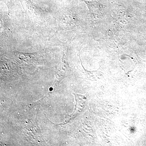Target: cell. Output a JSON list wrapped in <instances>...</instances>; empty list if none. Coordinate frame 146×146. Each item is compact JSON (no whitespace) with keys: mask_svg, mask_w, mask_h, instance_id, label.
Wrapping results in <instances>:
<instances>
[{"mask_svg":"<svg viewBox=\"0 0 146 146\" xmlns=\"http://www.w3.org/2000/svg\"><path fill=\"white\" fill-rule=\"evenodd\" d=\"M89 8L92 18H96L101 15L102 11L101 4L97 1H87L82 0Z\"/></svg>","mask_w":146,"mask_h":146,"instance_id":"1","label":"cell"}]
</instances>
